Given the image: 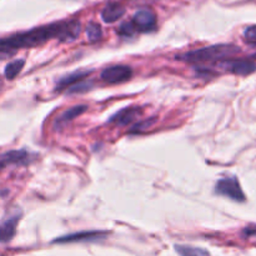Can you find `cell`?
Segmentation results:
<instances>
[{
	"label": "cell",
	"instance_id": "ac0fdd59",
	"mask_svg": "<svg viewBox=\"0 0 256 256\" xmlns=\"http://www.w3.org/2000/svg\"><path fill=\"white\" fill-rule=\"evenodd\" d=\"M92 86V82H84V80H82V82H76L75 85H72V89H69V92H86V90H90V88Z\"/></svg>",
	"mask_w": 256,
	"mask_h": 256
},
{
	"label": "cell",
	"instance_id": "8992f818",
	"mask_svg": "<svg viewBox=\"0 0 256 256\" xmlns=\"http://www.w3.org/2000/svg\"><path fill=\"white\" fill-rule=\"evenodd\" d=\"M132 22L138 32H152L156 28V15L150 9L138 10L134 16H132Z\"/></svg>",
	"mask_w": 256,
	"mask_h": 256
},
{
	"label": "cell",
	"instance_id": "5b68a950",
	"mask_svg": "<svg viewBox=\"0 0 256 256\" xmlns=\"http://www.w3.org/2000/svg\"><path fill=\"white\" fill-rule=\"evenodd\" d=\"M219 66L226 72L236 75H249L256 70V64L252 60L245 59H226L219 62Z\"/></svg>",
	"mask_w": 256,
	"mask_h": 256
},
{
	"label": "cell",
	"instance_id": "2e32d148",
	"mask_svg": "<svg viewBox=\"0 0 256 256\" xmlns=\"http://www.w3.org/2000/svg\"><path fill=\"white\" fill-rule=\"evenodd\" d=\"M86 35L90 42H98L102 36V26L96 22H90L86 26Z\"/></svg>",
	"mask_w": 256,
	"mask_h": 256
},
{
	"label": "cell",
	"instance_id": "277c9868",
	"mask_svg": "<svg viewBox=\"0 0 256 256\" xmlns=\"http://www.w3.org/2000/svg\"><path fill=\"white\" fill-rule=\"evenodd\" d=\"M132 76V69L128 65H114L104 69L100 74L104 82L110 84H118V82H128Z\"/></svg>",
	"mask_w": 256,
	"mask_h": 256
},
{
	"label": "cell",
	"instance_id": "30bf717a",
	"mask_svg": "<svg viewBox=\"0 0 256 256\" xmlns=\"http://www.w3.org/2000/svg\"><path fill=\"white\" fill-rule=\"evenodd\" d=\"M86 110H88L86 105H76V106H72L70 108V109L65 110L64 112H62V114L56 118V120H55L54 122V128L55 129H62L68 122L74 120L75 118L82 115V112H85Z\"/></svg>",
	"mask_w": 256,
	"mask_h": 256
},
{
	"label": "cell",
	"instance_id": "ffe728a7",
	"mask_svg": "<svg viewBox=\"0 0 256 256\" xmlns=\"http://www.w3.org/2000/svg\"><path fill=\"white\" fill-rule=\"evenodd\" d=\"M155 119H150V120H146V122H140L139 124L134 125V126L132 128V132H142V130L148 129L149 126H152V124H154Z\"/></svg>",
	"mask_w": 256,
	"mask_h": 256
},
{
	"label": "cell",
	"instance_id": "5bb4252c",
	"mask_svg": "<svg viewBox=\"0 0 256 256\" xmlns=\"http://www.w3.org/2000/svg\"><path fill=\"white\" fill-rule=\"evenodd\" d=\"M25 60L24 59H16L14 62H9V64L5 66V78L8 80H12L20 74L22 69L24 68Z\"/></svg>",
	"mask_w": 256,
	"mask_h": 256
},
{
	"label": "cell",
	"instance_id": "4fadbf2b",
	"mask_svg": "<svg viewBox=\"0 0 256 256\" xmlns=\"http://www.w3.org/2000/svg\"><path fill=\"white\" fill-rule=\"evenodd\" d=\"M89 74L90 72H74V74H70L68 75V76H64L62 80H60L59 84L56 85V90L58 92H60V90L66 89V88L70 86V85L72 86V85H75L76 82L84 80Z\"/></svg>",
	"mask_w": 256,
	"mask_h": 256
},
{
	"label": "cell",
	"instance_id": "ba28073f",
	"mask_svg": "<svg viewBox=\"0 0 256 256\" xmlns=\"http://www.w3.org/2000/svg\"><path fill=\"white\" fill-rule=\"evenodd\" d=\"M29 159L26 150H10L4 154H0V172L8 165H26Z\"/></svg>",
	"mask_w": 256,
	"mask_h": 256
},
{
	"label": "cell",
	"instance_id": "7a4b0ae2",
	"mask_svg": "<svg viewBox=\"0 0 256 256\" xmlns=\"http://www.w3.org/2000/svg\"><path fill=\"white\" fill-rule=\"evenodd\" d=\"M240 49L235 45L230 44H219L212 45L208 48L192 50V52H184V54L176 55V60L186 62H216V60H226L228 58H232V55L238 54Z\"/></svg>",
	"mask_w": 256,
	"mask_h": 256
},
{
	"label": "cell",
	"instance_id": "52a82bcc",
	"mask_svg": "<svg viewBox=\"0 0 256 256\" xmlns=\"http://www.w3.org/2000/svg\"><path fill=\"white\" fill-rule=\"evenodd\" d=\"M142 114V110L140 108L136 106H130V108H124L120 112H118L116 114L112 115L109 119L110 124L119 125V126H124V125L130 124V122H135V120L139 119Z\"/></svg>",
	"mask_w": 256,
	"mask_h": 256
},
{
	"label": "cell",
	"instance_id": "3957f363",
	"mask_svg": "<svg viewBox=\"0 0 256 256\" xmlns=\"http://www.w3.org/2000/svg\"><path fill=\"white\" fill-rule=\"evenodd\" d=\"M215 192L235 202H245V195L236 178H225V179L219 180L215 186Z\"/></svg>",
	"mask_w": 256,
	"mask_h": 256
},
{
	"label": "cell",
	"instance_id": "7c38bea8",
	"mask_svg": "<svg viewBox=\"0 0 256 256\" xmlns=\"http://www.w3.org/2000/svg\"><path fill=\"white\" fill-rule=\"evenodd\" d=\"M125 14V8L122 4H118V2H112V4H108L106 6L102 9V18L105 22H118L122 15Z\"/></svg>",
	"mask_w": 256,
	"mask_h": 256
},
{
	"label": "cell",
	"instance_id": "6da1fadb",
	"mask_svg": "<svg viewBox=\"0 0 256 256\" xmlns=\"http://www.w3.org/2000/svg\"><path fill=\"white\" fill-rule=\"evenodd\" d=\"M80 32H82V24L78 20H69V22H52L4 38L0 39V60L12 56L16 50L22 48L39 46L52 39H58L60 42H72L78 39Z\"/></svg>",
	"mask_w": 256,
	"mask_h": 256
},
{
	"label": "cell",
	"instance_id": "9a60e30c",
	"mask_svg": "<svg viewBox=\"0 0 256 256\" xmlns=\"http://www.w3.org/2000/svg\"><path fill=\"white\" fill-rule=\"evenodd\" d=\"M175 249H176L180 256H210L206 250L189 246V245H175Z\"/></svg>",
	"mask_w": 256,
	"mask_h": 256
},
{
	"label": "cell",
	"instance_id": "e0dca14e",
	"mask_svg": "<svg viewBox=\"0 0 256 256\" xmlns=\"http://www.w3.org/2000/svg\"><path fill=\"white\" fill-rule=\"evenodd\" d=\"M136 32L135 26L132 25V22H122L119 28V34L122 35V36H132L134 35V32Z\"/></svg>",
	"mask_w": 256,
	"mask_h": 256
},
{
	"label": "cell",
	"instance_id": "8fae6325",
	"mask_svg": "<svg viewBox=\"0 0 256 256\" xmlns=\"http://www.w3.org/2000/svg\"><path fill=\"white\" fill-rule=\"evenodd\" d=\"M19 220V215H15V216L9 218L0 224V242H8L14 238Z\"/></svg>",
	"mask_w": 256,
	"mask_h": 256
},
{
	"label": "cell",
	"instance_id": "9c48e42d",
	"mask_svg": "<svg viewBox=\"0 0 256 256\" xmlns=\"http://www.w3.org/2000/svg\"><path fill=\"white\" fill-rule=\"evenodd\" d=\"M106 236L105 232H80L75 234L62 236L54 240V242H98Z\"/></svg>",
	"mask_w": 256,
	"mask_h": 256
},
{
	"label": "cell",
	"instance_id": "d6986e66",
	"mask_svg": "<svg viewBox=\"0 0 256 256\" xmlns=\"http://www.w3.org/2000/svg\"><path fill=\"white\" fill-rule=\"evenodd\" d=\"M244 38L249 44L256 45V25L246 28V30L244 32Z\"/></svg>",
	"mask_w": 256,
	"mask_h": 256
}]
</instances>
